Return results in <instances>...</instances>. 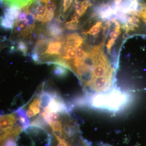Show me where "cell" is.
<instances>
[{"mask_svg":"<svg viewBox=\"0 0 146 146\" xmlns=\"http://www.w3.org/2000/svg\"><path fill=\"white\" fill-rule=\"evenodd\" d=\"M130 101L129 94L115 87L107 92L86 96L79 102L94 109L114 112L122 110Z\"/></svg>","mask_w":146,"mask_h":146,"instance_id":"obj_1","label":"cell"},{"mask_svg":"<svg viewBox=\"0 0 146 146\" xmlns=\"http://www.w3.org/2000/svg\"><path fill=\"white\" fill-rule=\"evenodd\" d=\"M35 20L42 23H49L53 20L54 13L49 12L46 6L42 4L40 1H37L31 10H30Z\"/></svg>","mask_w":146,"mask_h":146,"instance_id":"obj_2","label":"cell"},{"mask_svg":"<svg viewBox=\"0 0 146 146\" xmlns=\"http://www.w3.org/2000/svg\"><path fill=\"white\" fill-rule=\"evenodd\" d=\"M61 23L60 18H56L48 23L46 27V33L47 35L54 38L62 35L63 29Z\"/></svg>","mask_w":146,"mask_h":146,"instance_id":"obj_3","label":"cell"},{"mask_svg":"<svg viewBox=\"0 0 146 146\" xmlns=\"http://www.w3.org/2000/svg\"><path fill=\"white\" fill-rule=\"evenodd\" d=\"M16 115L18 116V120L20 125L23 129H26L31 124V121L27 116L25 110L20 108L16 111Z\"/></svg>","mask_w":146,"mask_h":146,"instance_id":"obj_4","label":"cell"},{"mask_svg":"<svg viewBox=\"0 0 146 146\" xmlns=\"http://www.w3.org/2000/svg\"><path fill=\"white\" fill-rule=\"evenodd\" d=\"M36 0H3L5 4L9 6H14L20 9L29 7Z\"/></svg>","mask_w":146,"mask_h":146,"instance_id":"obj_5","label":"cell"},{"mask_svg":"<svg viewBox=\"0 0 146 146\" xmlns=\"http://www.w3.org/2000/svg\"><path fill=\"white\" fill-rule=\"evenodd\" d=\"M21 9L14 6H9L5 11L4 16L10 21L15 22L18 18Z\"/></svg>","mask_w":146,"mask_h":146,"instance_id":"obj_6","label":"cell"},{"mask_svg":"<svg viewBox=\"0 0 146 146\" xmlns=\"http://www.w3.org/2000/svg\"><path fill=\"white\" fill-rule=\"evenodd\" d=\"M41 106L43 108H45L48 106L53 97V92L42 90L40 94Z\"/></svg>","mask_w":146,"mask_h":146,"instance_id":"obj_7","label":"cell"},{"mask_svg":"<svg viewBox=\"0 0 146 146\" xmlns=\"http://www.w3.org/2000/svg\"><path fill=\"white\" fill-rule=\"evenodd\" d=\"M90 5V3L88 1L80 2L76 0L75 9L76 12L78 13L80 16H83L84 13L86 12L88 6Z\"/></svg>","mask_w":146,"mask_h":146,"instance_id":"obj_8","label":"cell"},{"mask_svg":"<svg viewBox=\"0 0 146 146\" xmlns=\"http://www.w3.org/2000/svg\"><path fill=\"white\" fill-rule=\"evenodd\" d=\"M15 22L9 20L5 16L0 17V28L6 31L12 30Z\"/></svg>","mask_w":146,"mask_h":146,"instance_id":"obj_9","label":"cell"},{"mask_svg":"<svg viewBox=\"0 0 146 146\" xmlns=\"http://www.w3.org/2000/svg\"><path fill=\"white\" fill-rule=\"evenodd\" d=\"M41 106V101L39 97L35 98L31 104L29 105V108L31 109L34 112L36 115L40 112V110L39 107Z\"/></svg>","mask_w":146,"mask_h":146,"instance_id":"obj_10","label":"cell"},{"mask_svg":"<svg viewBox=\"0 0 146 146\" xmlns=\"http://www.w3.org/2000/svg\"><path fill=\"white\" fill-rule=\"evenodd\" d=\"M17 50L22 52L23 55L27 56L28 54L29 50L28 45L26 41L23 40H20L17 44Z\"/></svg>","mask_w":146,"mask_h":146,"instance_id":"obj_11","label":"cell"},{"mask_svg":"<svg viewBox=\"0 0 146 146\" xmlns=\"http://www.w3.org/2000/svg\"><path fill=\"white\" fill-rule=\"evenodd\" d=\"M53 73L55 76L58 77H62L67 74V69L59 65H55Z\"/></svg>","mask_w":146,"mask_h":146,"instance_id":"obj_12","label":"cell"},{"mask_svg":"<svg viewBox=\"0 0 146 146\" xmlns=\"http://www.w3.org/2000/svg\"><path fill=\"white\" fill-rule=\"evenodd\" d=\"M102 22L100 21L97 22L88 31L84 32V34H89L90 35H96L100 31L101 27L102 26Z\"/></svg>","mask_w":146,"mask_h":146,"instance_id":"obj_13","label":"cell"},{"mask_svg":"<svg viewBox=\"0 0 146 146\" xmlns=\"http://www.w3.org/2000/svg\"><path fill=\"white\" fill-rule=\"evenodd\" d=\"M50 126L54 132H63V123L61 120L52 123Z\"/></svg>","mask_w":146,"mask_h":146,"instance_id":"obj_14","label":"cell"},{"mask_svg":"<svg viewBox=\"0 0 146 146\" xmlns=\"http://www.w3.org/2000/svg\"><path fill=\"white\" fill-rule=\"evenodd\" d=\"M9 137H11L9 133L0 127V146H3L4 142Z\"/></svg>","mask_w":146,"mask_h":146,"instance_id":"obj_15","label":"cell"},{"mask_svg":"<svg viewBox=\"0 0 146 146\" xmlns=\"http://www.w3.org/2000/svg\"><path fill=\"white\" fill-rule=\"evenodd\" d=\"M141 7L140 10L138 13V16L143 19L145 23H146V4H141Z\"/></svg>","mask_w":146,"mask_h":146,"instance_id":"obj_16","label":"cell"},{"mask_svg":"<svg viewBox=\"0 0 146 146\" xmlns=\"http://www.w3.org/2000/svg\"><path fill=\"white\" fill-rule=\"evenodd\" d=\"M45 4L46 8L48 11L52 13H54L55 10L56 8V5L54 1H50Z\"/></svg>","mask_w":146,"mask_h":146,"instance_id":"obj_17","label":"cell"},{"mask_svg":"<svg viewBox=\"0 0 146 146\" xmlns=\"http://www.w3.org/2000/svg\"><path fill=\"white\" fill-rule=\"evenodd\" d=\"M3 146H17L16 138L9 137L4 142Z\"/></svg>","mask_w":146,"mask_h":146,"instance_id":"obj_18","label":"cell"},{"mask_svg":"<svg viewBox=\"0 0 146 146\" xmlns=\"http://www.w3.org/2000/svg\"><path fill=\"white\" fill-rule=\"evenodd\" d=\"M61 135H56L55 134L56 138L58 141V143L57 146H70L68 144V142L65 139L62 137Z\"/></svg>","mask_w":146,"mask_h":146,"instance_id":"obj_19","label":"cell"},{"mask_svg":"<svg viewBox=\"0 0 146 146\" xmlns=\"http://www.w3.org/2000/svg\"><path fill=\"white\" fill-rule=\"evenodd\" d=\"M65 28L69 30L74 31L78 29V24L66 23L65 24Z\"/></svg>","mask_w":146,"mask_h":146,"instance_id":"obj_20","label":"cell"},{"mask_svg":"<svg viewBox=\"0 0 146 146\" xmlns=\"http://www.w3.org/2000/svg\"><path fill=\"white\" fill-rule=\"evenodd\" d=\"M73 0H64L63 1V12L67 11L72 4Z\"/></svg>","mask_w":146,"mask_h":146,"instance_id":"obj_21","label":"cell"},{"mask_svg":"<svg viewBox=\"0 0 146 146\" xmlns=\"http://www.w3.org/2000/svg\"><path fill=\"white\" fill-rule=\"evenodd\" d=\"M114 43H115V40H114V39H110L108 41L107 45V49L108 52H109L110 51V50L111 48L114 45Z\"/></svg>","mask_w":146,"mask_h":146,"instance_id":"obj_22","label":"cell"},{"mask_svg":"<svg viewBox=\"0 0 146 146\" xmlns=\"http://www.w3.org/2000/svg\"><path fill=\"white\" fill-rule=\"evenodd\" d=\"M26 114L27 116L29 118H31L32 117H34L35 115L34 112L30 108H29V109H28L26 111Z\"/></svg>","mask_w":146,"mask_h":146,"instance_id":"obj_23","label":"cell"},{"mask_svg":"<svg viewBox=\"0 0 146 146\" xmlns=\"http://www.w3.org/2000/svg\"><path fill=\"white\" fill-rule=\"evenodd\" d=\"M119 34L120 33H118L117 32L115 31L112 32L110 34V37H111V39H113L115 40V39H117Z\"/></svg>","mask_w":146,"mask_h":146,"instance_id":"obj_24","label":"cell"},{"mask_svg":"<svg viewBox=\"0 0 146 146\" xmlns=\"http://www.w3.org/2000/svg\"><path fill=\"white\" fill-rule=\"evenodd\" d=\"M39 1L41 2L42 3H46L50 1H52V0H39Z\"/></svg>","mask_w":146,"mask_h":146,"instance_id":"obj_25","label":"cell"},{"mask_svg":"<svg viewBox=\"0 0 146 146\" xmlns=\"http://www.w3.org/2000/svg\"><path fill=\"white\" fill-rule=\"evenodd\" d=\"M122 0H115V3L116 5H118L121 2Z\"/></svg>","mask_w":146,"mask_h":146,"instance_id":"obj_26","label":"cell"}]
</instances>
